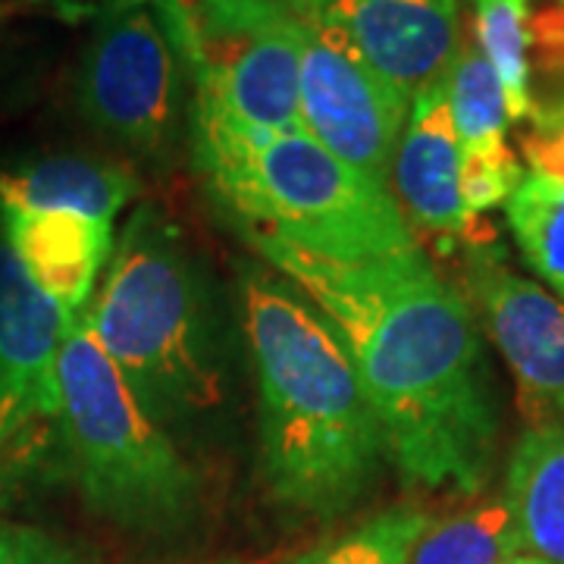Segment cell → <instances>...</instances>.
I'll return each instance as SVG.
<instances>
[{
  "instance_id": "1",
  "label": "cell",
  "mask_w": 564,
  "mask_h": 564,
  "mask_svg": "<svg viewBox=\"0 0 564 564\" xmlns=\"http://www.w3.org/2000/svg\"><path fill=\"white\" fill-rule=\"evenodd\" d=\"M343 339L404 484L484 492L502 436L499 386L480 321L421 248L399 258L333 261L245 236Z\"/></svg>"
},
{
  "instance_id": "2",
  "label": "cell",
  "mask_w": 564,
  "mask_h": 564,
  "mask_svg": "<svg viewBox=\"0 0 564 564\" xmlns=\"http://www.w3.org/2000/svg\"><path fill=\"white\" fill-rule=\"evenodd\" d=\"M242 326L258 377L270 492L323 521L355 508L389 458L343 339L292 282L258 267L245 270Z\"/></svg>"
},
{
  "instance_id": "3",
  "label": "cell",
  "mask_w": 564,
  "mask_h": 564,
  "mask_svg": "<svg viewBox=\"0 0 564 564\" xmlns=\"http://www.w3.org/2000/svg\"><path fill=\"white\" fill-rule=\"evenodd\" d=\"M195 158L245 236H270L333 261L421 248L392 192L336 161L302 129L258 132L195 98Z\"/></svg>"
},
{
  "instance_id": "4",
  "label": "cell",
  "mask_w": 564,
  "mask_h": 564,
  "mask_svg": "<svg viewBox=\"0 0 564 564\" xmlns=\"http://www.w3.org/2000/svg\"><path fill=\"white\" fill-rule=\"evenodd\" d=\"M82 317L122 383L163 430L220 404L223 355L207 289L161 210L144 204L129 217Z\"/></svg>"
},
{
  "instance_id": "5",
  "label": "cell",
  "mask_w": 564,
  "mask_h": 564,
  "mask_svg": "<svg viewBox=\"0 0 564 564\" xmlns=\"http://www.w3.org/2000/svg\"><path fill=\"white\" fill-rule=\"evenodd\" d=\"M57 389L63 467L88 511L132 533H173L195 518L198 474L122 383L82 314L63 339Z\"/></svg>"
},
{
  "instance_id": "6",
  "label": "cell",
  "mask_w": 564,
  "mask_h": 564,
  "mask_svg": "<svg viewBox=\"0 0 564 564\" xmlns=\"http://www.w3.org/2000/svg\"><path fill=\"white\" fill-rule=\"evenodd\" d=\"M195 98L258 132H299L307 22L280 0H158Z\"/></svg>"
},
{
  "instance_id": "7",
  "label": "cell",
  "mask_w": 564,
  "mask_h": 564,
  "mask_svg": "<svg viewBox=\"0 0 564 564\" xmlns=\"http://www.w3.org/2000/svg\"><path fill=\"white\" fill-rule=\"evenodd\" d=\"M88 126L139 158H163L180 126V47L158 0H113L76 82Z\"/></svg>"
},
{
  "instance_id": "8",
  "label": "cell",
  "mask_w": 564,
  "mask_h": 564,
  "mask_svg": "<svg viewBox=\"0 0 564 564\" xmlns=\"http://www.w3.org/2000/svg\"><path fill=\"white\" fill-rule=\"evenodd\" d=\"M302 132L336 161L389 188L392 158L411 104L386 88L343 41L307 22L299 79Z\"/></svg>"
},
{
  "instance_id": "9",
  "label": "cell",
  "mask_w": 564,
  "mask_h": 564,
  "mask_svg": "<svg viewBox=\"0 0 564 564\" xmlns=\"http://www.w3.org/2000/svg\"><path fill=\"white\" fill-rule=\"evenodd\" d=\"M467 304L521 386L527 421L564 423V304L505 263L496 242L464 248Z\"/></svg>"
},
{
  "instance_id": "10",
  "label": "cell",
  "mask_w": 564,
  "mask_h": 564,
  "mask_svg": "<svg viewBox=\"0 0 564 564\" xmlns=\"http://www.w3.org/2000/svg\"><path fill=\"white\" fill-rule=\"evenodd\" d=\"M311 22L408 104L443 79L462 41L458 0H326Z\"/></svg>"
},
{
  "instance_id": "11",
  "label": "cell",
  "mask_w": 564,
  "mask_h": 564,
  "mask_svg": "<svg viewBox=\"0 0 564 564\" xmlns=\"http://www.w3.org/2000/svg\"><path fill=\"white\" fill-rule=\"evenodd\" d=\"M69 323L0 236V448L57 421V361Z\"/></svg>"
},
{
  "instance_id": "12",
  "label": "cell",
  "mask_w": 564,
  "mask_h": 564,
  "mask_svg": "<svg viewBox=\"0 0 564 564\" xmlns=\"http://www.w3.org/2000/svg\"><path fill=\"white\" fill-rule=\"evenodd\" d=\"M389 192L404 220L440 251L496 242L492 226L470 217L458 180V135L445 98V76L423 88L411 104L402 139L392 158Z\"/></svg>"
},
{
  "instance_id": "13",
  "label": "cell",
  "mask_w": 564,
  "mask_h": 564,
  "mask_svg": "<svg viewBox=\"0 0 564 564\" xmlns=\"http://www.w3.org/2000/svg\"><path fill=\"white\" fill-rule=\"evenodd\" d=\"M0 236L51 302L79 317L113 254V226L63 210L0 207Z\"/></svg>"
},
{
  "instance_id": "14",
  "label": "cell",
  "mask_w": 564,
  "mask_h": 564,
  "mask_svg": "<svg viewBox=\"0 0 564 564\" xmlns=\"http://www.w3.org/2000/svg\"><path fill=\"white\" fill-rule=\"evenodd\" d=\"M139 195L135 173L120 161L91 154H44L0 163V207L63 210L88 220H117Z\"/></svg>"
},
{
  "instance_id": "15",
  "label": "cell",
  "mask_w": 564,
  "mask_h": 564,
  "mask_svg": "<svg viewBox=\"0 0 564 564\" xmlns=\"http://www.w3.org/2000/svg\"><path fill=\"white\" fill-rule=\"evenodd\" d=\"M502 499L521 558L564 564V423L527 421L511 448Z\"/></svg>"
},
{
  "instance_id": "16",
  "label": "cell",
  "mask_w": 564,
  "mask_h": 564,
  "mask_svg": "<svg viewBox=\"0 0 564 564\" xmlns=\"http://www.w3.org/2000/svg\"><path fill=\"white\" fill-rule=\"evenodd\" d=\"M521 558L518 530L502 496L430 521L404 564H511Z\"/></svg>"
},
{
  "instance_id": "17",
  "label": "cell",
  "mask_w": 564,
  "mask_h": 564,
  "mask_svg": "<svg viewBox=\"0 0 564 564\" xmlns=\"http://www.w3.org/2000/svg\"><path fill=\"white\" fill-rule=\"evenodd\" d=\"M445 98L458 148L508 139V104L496 69L486 61L474 32H462L458 51L445 73Z\"/></svg>"
},
{
  "instance_id": "18",
  "label": "cell",
  "mask_w": 564,
  "mask_h": 564,
  "mask_svg": "<svg viewBox=\"0 0 564 564\" xmlns=\"http://www.w3.org/2000/svg\"><path fill=\"white\" fill-rule=\"evenodd\" d=\"M505 220L527 267L564 299V182L524 173L505 202Z\"/></svg>"
},
{
  "instance_id": "19",
  "label": "cell",
  "mask_w": 564,
  "mask_h": 564,
  "mask_svg": "<svg viewBox=\"0 0 564 564\" xmlns=\"http://www.w3.org/2000/svg\"><path fill=\"white\" fill-rule=\"evenodd\" d=\"M524 17L527 0H474V35L499 76L511 126H521L533 113Z\"/></svg>"
},
{
  "instance_id": "20",
  "label": "cell",
  "mask_w": 564,
  "mask_h": 564,
  "mask_svg": "<svg viewBox=\"0 0 564 564\" xmlns=\"http://www.w3.org/2000/svg\"><path fill=\"white\" fill-rule=\"evenodd\" d=\"M426 524L430 514L417 508H389L343 536L311 549L295 564H404Z\"/></svg>"
},
{
  "instance_id": "21",
  "label": "cell",
  "mask_w": 564,
  "mask_h": 564,
  "mask_svg": "<svg viewBox=\"0 0 564 564\" xmlns=\"http://www.w3.org/2000/svg\"><path fill=\"white\" fill-rule=\"evenodd\" d=\"M524 163L508 139L489 144L458 148V180L462 198L470 217H484L492 207H505L524 180Z\"/></svg>"
},
{
  "instance_id": "22",
  "label": "cell",
  "mask_w": 564,
  "mask_h": 564,
  "mask_svg": "<svg viewBox=\"0 0 564 564\" xmlns=\"http://www.w3.org/2000/svg\"><path fill=\"white\" fill-rule=\"evenodd\" d=\"M521 126V154L530 166L527 173L564 182V104L536 110Z\"/></svg>"
},
{
  "instance_id": "23",
  "label": "cell",
  "mask_w": 564,
  "mask_h": 564,
  "mask_svg": "<svg viewBox=\"0 0 564 564\" xmlns=\"http://www.w3.org/2000/svg\"><path fill=\"white\" fill-rule=\"evenodd\" d=\"M0 564H85L54 536L20 524H0Z\"/></svg>"
},
{
  "instance_id": "24",
  "label": "cell",
  "mask_w": 564,
  "mask_h": 564,
  "mask_svg": "<svg viewBox=\"0 0 564 564\" xmlns=\"http://www.w3.org/2000/svg\"><path fill=\"white\" fill-rule=\"evenodd\" d=\"M280 3H285L292 13H299L304 22H311L317 13H321V7L326 3V0H280Z\"/></svg>"
},
{
  "instance_id": "25",
  "label": "cell",
  "mask_w": 564,
  "mask_h": 564,
  "mask_svg": "<svg viewBox=\"0 0 564 564\" xmlns=\"http://www.w3.org/2000/svg\"><path fill=\"white\" fill-rule=\"evenodd\" d=\"M13 10V0H0V22L7 20V13Z\"/></svg>"
},
{
  "instance_id": "26",
  "label": "cell",
  "mask_w": 564,
  "mask_h": 564,
  "mask_svg": "<svg viewBox=\"0 0 564 564\" xmlns=\"http://www.w3.org/2000/svg\"><path fill=\"white\" fill-rule=\"evenodd\" d=\"M511 564H540V562H530V558H518V562H511Z\"/></svg>"
},
{
  "instance_id": "27",
  "label": "cell",
  "mask_w": 564,
  "mask_h": 564,
  "mask_svg": "<svg viewBox=\"0 0 564 564\" xmlns=\"http://www.w3.org/2000/svg\"><path fill=\"white\" fill-rule=\"evenodd\" d=\"M223 564H236V562H223Z\"/></svg>"
},
{
  "instance_id": "28",
  "label": "cell",
  "mask_w": 564,
  "mask_h": 564,
  "mask_svg": "<svg viewBox=\"0 0 564 564\" xmlns=\"http://www.w3.org/2000/svg\"><path fill=\"white\" fill-rule=\"evenodd\" d=\"M562 3H564V0H562Z\"/></svg>"
}]
</instances>
